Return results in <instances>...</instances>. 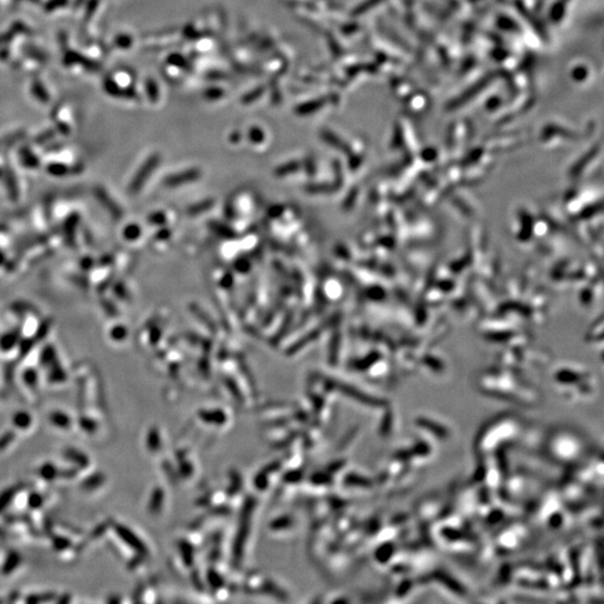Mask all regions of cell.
Returning a JSON list of instances; mask_svg holds the SVG:
<instances>
[{
	"instance_id": "cell-1",
	"label": "cell",
	"mask_w": 604,
	"mask_h": 604,
	"mask_svg": "<svg viewBox=\"0 0 604 604\" xmlns=\"http://www.w3.org/2000/svg\"><path fill=\"white\" fill-rule=\"evenodd\" d=\"M157 163H158V156L157 157L153 156V157H151L144 166H142L139 172H138V175L135 177V179H133V181H132V185H131L132 192H136V190L139 189L141 186L144 185L146 178L149 176L150 172L154 169V167H156Z\"/></svg>"
},
{
	"instance_id": "cell-2",
	"label": "cell",
	"mask_w": 604,
	"mask_h": 604,
	"mask_svg": "<svg viewBox=\"0 0 604 604\" xmlns=\"http://www.w3.org/2000/svg\"><path fill=\"white\" fill-rule=\"evenodd\" d=\"M323 104H325V100H313V101L307 102V103L299 105L296 109V111L298 114H301V115L310 114V113H313L314 111L322 108Z\"/></svg>"
},
{
	"instance_id": "cell-3",
	"label": "cell",
	"mask_w": 604,
	"mask_h": 604,
	"mask_svg": "<svg viewBox=\"0 0 604 604\" xmlns=\"http://www.w3.org/2000/svg\"><path fill=\"white\" fill-rule=\"evenodd\" d=\"M32 90L34 95L37 97L38 100H41L43 102H46L48 100V94L45 90V87H44L41 83H34L32 86Z\"/></svg>"
},
{
	"instance_id": "cell-4",
	"label": "cell",
	"mask_w": 604,
	"mask_h": 604,
	"mask_svg": "<svg viewBox=\"0 0 604 604\" xmlns=\"http://www.w3.org/2000/svg\"><path fill=\"white\" fill-rule=\"evenodd\" d=\"M146 90H147V93H148V96L151 101H156L158 99V95H159L158 86H157V84L152 81V79L147 81Z\"/></svg>"
},
{
	"instance_id": "cell-5",
	"label": "cell",
	"mask_w": 604,
	"mask_h": 604,
	"mask_svg": "<svg viewBox=\"0 0 604 604\" xmlns=\"http://www.w3.org/2000/svg\"><path fill=\"white\" fill-rule=\"evenodd\" d=\"M115 44L121 48H128L129 46H131L132 38L128 36V35H120V36L115 38Z\"/></svg>"
},
{
	"instance_id": "cell-6",
	"label": "cell",
	"mask_w": 604,
	"mask_h": 604,
	"mask_svg": "<svg viewBox=\"0 0 604 604\" xmlns=\"http://www.w3.org/2000/svg\"><path fill=\"white\" fill-rule=\"evenodd\" d=\"M48 171H51L53 175L55 176H62L63 174H65L66 171V167L63 165H57V163H53L50 167H48Z\"/></svg>"
},
{
	"instance_id": "cell-7",
	"label": "cell",
	"mask_w": 604,
	"mask_h": 604,
	"mask_svg": "<svg viewBox=\"0 0 604 604\" xmlns=\"http://www.w3.org/2000/svg\"><path fill=\"white\" fill-rule=\"evenodd\" d=\"M262 91H263V88H262V87H259V88H256V90H254V91H252V92H251V93H248V94H246V96H245V97H244V99H243V101H244V102H252V101H253V100H255V99H257V97H259V96H260V95H261V93H262Z\"/></svg>"
},
{
	"instance_id": "cell-8",
	"label": "cell",
	"mask_w": 604,
	"mask_h": 604,
	"mask_svg": "<svg viewBox=\"0 0 604 604\" xmlns=\"http://www.w3.org/2000/svg\"><path fill=\"white\" fill-rule=\"evenodd\" d=\"M222 93L223 92H222V90H219V88H211V90L206 92V96L212 100L219 99V97L222 96Z\"/></svg>"
},
{
	"instance_id": "cell-9",
	"label": "cell",
	"mask_w": 604,
	"mask_h": 604,
	"mask_svg": "<svg viewBox=\"0 0 604 604\" xmlns=\"http://www.w3.org/2000/svg\"><path fill=\"white\" fill-rule=\"evenodd\" d=\"M66 1V0H52L51 5L48 3V9H54L56 7H60L63 5V3Z\"/></svg>"
},
{
	"instance_id": "cell-10",
	"label": "cell",
	"mask_w": 604,
	"mask_h": 604,
	"mask_svg": "<svg viewBox=\"0 0 604 604\" xmlns=\"http://www.w3.org/2000/svg\"><path fill=\"white\" fill-rule=\"evenodd\" d=\"M0 176H1V170H0Z\"/></svg>"
}]
</instances>
